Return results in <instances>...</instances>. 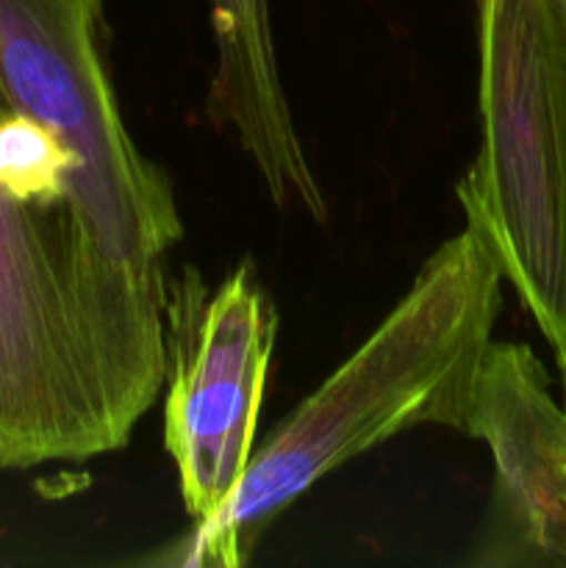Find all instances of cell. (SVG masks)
Listing matches in <instances>:
<instances>
[{
  "label": "cell",
  "mask_w": 566,
  "mask_h": 568,
  "mask_svg": "<svg viewBox=\"0 0 566 568\" xmlns=\"http://www.w3.org/2000/svg\"><path fill=\"white\" fill-rule=\"evenodd\" d=\"M461 433L486 444L494 464L469 564L566 568V405L530 347L492 342Z\"/></svg>",
  "instance_id": "cell-6"
},
{
  "label": "cell",
  "mask_w": 566,
  "mask_h": 568,
  "mask_svg": "<svg viewBox=\"0 0 566 568\" xmlns=\"http://www.w3.org/2000/svg\"><path fill=\"white\" fill-rule=\"evenodd\" d=\"M275 333L250 264L214 288L194 270L166 288L164 447L194 527L225 508L253 460Z\"/></svg>",
  "instance_id": "cell-5"
},
{
  "label": "cell",
  "mask_w": 566,
  "mask_h": 568,
  "mask_svg": "<svg viewBox=\"0 0 566 568\" xmlns=\"http://www.w3.org/2000/svg\"><path fill=\"white\" fill-rule=\"evenodd\" d=\"M560 383H564V405H566V377H560Z\"/></svg>",
  "instance_id": "cell-8"
},
{
  "label": "cell",
  "mask_w": 566,
  "mask_h": 568,
  "mask_svg": "<svg viewBox=\"0 0 566 568\" xmlns=\"http://www.w3.org/2000/svg\"><path fill=\"white\" fill-rule=\"evenodd\" d=\"M166 377V283L117 264L64 189L0 170V471L122 449Z\"/></svg>",
  "instance_id": "cell-1"
},
{
  "label": "cell",
  "mask_w": 566,
  "mask_h": 568,
  "mask_svg": "<svg viewBox=\"0 0 566 568\" xmlns=\"http://www.w3.org/2000/svg\"><path fill=\"white\" fill-rule=\"evenodd\" d=\"M503 281L475 225L447 239L381 325L270 433L225 508L181 544V564L242 566L264 527L333 469L411 427L461 430Z\"/></svg>",
  "instance_id": "cell-2"
},
{
  "label": "cell",
  "mask_w": 566,
  "mask_h": 568,
  "mask_svg": "<svg viewBox=\"0 0 566 568\" xmlns=\"http://www.w3.org/2000/svg\"><path fill=\"white\" fill-rule=\"evenodd\" d=\"M103 0H0V89L78 161V205L100 247L164 281L183 227L166 178L139 153L103 59Z\"/></svg>",
  "instance_id": "cell-4"
},
{
  "label": "cell",
  "mask_w": 566,
  "mask_h": 568,
  "mask_svg": "<svg viewBox=\"0 0 566 568\" xmlns=\"http://www.w3.org/2000/svg\"><path fill=\"white\" fill-rule=\"evenodd\" d=\"M481 150L458 186L466 225L566 377V0L477 6Z\"/></svg>",
  "instance_id": "cell-3"
},
{
  "label": "cell",
  "mask_w": 566,
  "mask_h": 568,
  "mask_svg": "<svg viewBox=\"0 0 566 568\" xmlns=\"http://www.w3.org/2000/svg\"><path fill=\"white\" fill-rule=\"evenodd\" d=\"M216 70L211 111L231 131L277 209L325 222L327 203L294 128L266 0H211Z\"/></svg>",
  "instance_id": "cell-7"
}]
</instances>
